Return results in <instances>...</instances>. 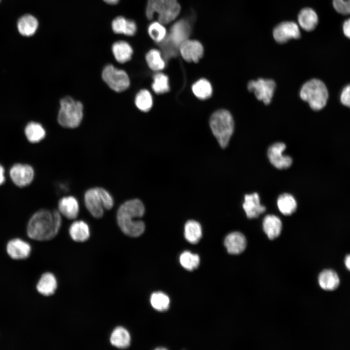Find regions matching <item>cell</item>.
Listing matches in <instances>:
<instances>
[{"instance_id": "6da1fadb", "label": "cell", "mask_w": 350, "mask_h": 350, "mask_svg": "<svg viewBox=\"0 0 350 350\" xmlns=\"http://www.w3.org/2000/svg\"><path fill=\"white\" fill-rule=\"evenodd\" d=\"M61 224V216L58 210H41L34 213L29 221L27 234L35 240H49L57 234Z\"/></svg>"}, {"instance_id": "7a4b0ae2", "label": "cell", "mask_w": 350, "mask_h": 350, "mask_svg": "<svg viewBox=\"0 0 350 350\" xmlns=\"http://www.w3.org/2000/svg\"><path fill=\"white\" fill-rule=\"evenodd\" d=\"M144 206L138 199L127 200L119 208L117 212V222L122 231L132 237L141 235L145 230V225L139 219L144 214Z\"/></svg>"}, {"instance_id": "3957f363", "label": "cell", "mask_w": 350, "mask_h": 350, "mask_svg": "<svg viewBox=\"0 0 350 350\" xmlns=\"http://www.w3.org/2000/svg\"><path fill=\"white\" fill-rule=\"evenodd\" d=\"M191 26L185 20L176 21L171 27L169 34L159 42L165 60L176 56L180 45L188 39Z\"/></svg>"}, {"instance_id": "277c9868", "label": "cell", "mask_w": 350, "mask_h": 350, "mask_svg": "<svg viewBox=\"0 0 350 350\" xmlns=\"http://www.w3.org/2000/svg\"><path fill=\"white\" fill-rule=\"evenodd\" d=\"M57 121L58 124L66 128H75L81 123L84 116V105L81 102L69 96L61 98Z\"/></svg>"}, {"instance_id": "5b68a950", "label": "cell", "mask_w": 350, "mask_h": 350, "mask_svg": "<svg viewBox=\"0 0 350 350\" xmlns=\"http://www.w3.org/2000/svg\"><path fill=\"white\" fill-rule=\"evenodd\" d=\"M210 126L220 146L226 148L234 131V123L231 113L223 109L215 111L210 117Z\"/></svg>"}, {"instance_id": "8992f818", "label": "cell", "mask_w": 350, "mask_h": 350, "mask_svg": "<svg viewBox=\"0 0 350 350\" xmlns=\"http://www.w3.org/2000/svg\"><path fill=\"white\" fill-rule=\"evenodd\" d=\"M299 95L302 100L309 104L312 109L319 110L327 104L328 91L323 82L317 79H312L303 85Z\"/></svg>"}, {"instance_id": "52a82bcc", "label": "cell", "mask_w": 350, "mask_h": 350, "mask_svg": "<svg viewBox=\"0 0 350 350\" xmlns=\"http://www.w3.org/2000/svg\"><path fill=\"white\" fill-rule=\"evenodd\" d=\"M177 0H148L146 15L149 19L158 14V21L162 24H168L175 19L180 11Z\"/></svg>"}, {"instance_id": "ba28073f", "label": "cell", "mask_w": 350, "mask_h": 350, "mask_svg": "<svg viewBox=\"0 0 350 350\" xmlns=\"http://www.w3.org/2000/svg\"><path fill=\"white\" fill-rule=\"evenodd\" d=\"M101 76L106 85L116 92L124 91L130 85V79L126 72L115 68L111 64H108L104 68Z\"/></svg>"}, {"instance_id": "9c48e42d", "label": "cell", "mask_w": 350, "mask_h": 350, "mask_svg": "<svg viewBox=\"0 0 350 350\" xmlns=\"http://www.w3.org/2000/svg\"><path fill=\"white\" fill-rule=\"evenodd\" d=\"M276 87V83L272 79L259 78L247 84L248 91L253 92L256 98L265 105L271 103Z\"/></svg>"}, {"instance_id": "30bf717a", "label": "cell", "mask_w": 350, "mask_h": 350, "mask_svg": "<svg viewBox=\"0 0 350 350\" xmlns=\"http://www.w3.org/2000/svg\"><path fill=\"white\" fill-rule=\"evenodd\" d=\"M286 147L285 143L278 142L272 144L268 149L267 156L269 161L278 169L287 168L292 163V159L290 157L282 154Z\"/></svg>"}, {"instance_id": "8fae6325", "label": "cell", "mask_w": 350, "mask_h": 350, "mask_svg": "<svg viewBox=\"0 0 350 350\" xmlns=\"http://www.w3.org/2000/svg\"><path fill=\"white\" fill-rule=\"evenodd\" d=\"M84 199L85 206L90 214L95 218H102L105 208L97 187L87 190Z\"/></svg>"}, {"instance_id": "7c38bea8", "label": "cell", "mask_w": 350, "mask_h": 350, "mask_svg": "<svg viewBox=\"0 0 350 350\" xmlns=\"http://www.w3.org/2000/svg\"><path fill=\"white\" fill-rule=\"evenodd\" d=\"M34 169L28 164H16L10 170L12 180L20 187H25L31 184L34 179Z\"/></svg>"}, {"instance_id": "4fadbf2b", "label": "cell", "mask_w": 350, "mask_h": 350, "mask_svg": "<svg viewBox=\"0 0 350 350\" xmlns=\"http://www.w3.org/2000/svg\"><path fill=\"white\" fill-rule=\"evenodd\" d=\"M300 35L298 26L292 21L282 22L273 30L274 38L279 43H285L292 38H298Z\"/></svg>"}, {"instance_id": "5bb4252c", "label": "cell", "mask_w": 350, "mask_h": 350, "mask_svg": "<svg viewBox=\"0 0 350 350\" xmlns=\"http://www.w3.org/2000/svg\"><path fill=\"white\" fill-rule=\"evenodd\" d=\"M179 52L185 61L196 63L203 56L204 48L199 41L188 39L180 45Z\"/></svg>"}, {"instance_id": "9a60e30c", "label": "cell", "mask_w": 350, "mask_h": 350, "mask_svg": "<svg viewBox=\"0 0 350 350\" xmlns=\"http://www.w3.org/2000/svg\"><path fill=\"white\" fill-rule=\"evenodd\" d=\"M243 208L250 219L258 217L266 210L265 206L261 205L259 195L256 192L245 195Z\"/></svg>"}, {"instance_id": "2e32d148", "label": "cell", "mask_w": 350, "mask_h": 350, "mask_svg": "<svg viewBox=\"0 0 350 350\" xmlns=\"http://www.w3.org/2000/svg\"><path fill=\"white\" fill-rule=\"evenodd\" d=\"M224 245L228 253L239 254L243 252L246 246L245 236L241 232H233L228 234L224 240Z\"/></svg>"}, {"instance_id": "e0dca14e", "label": "cell", "mask_w": 350, "mask_h": 350, "mask_svg": "<svg viewBox=\"0 0 350 350\" xmlns=\"http://www.w3.org/2000/svg\"><path fill=\"white\" fill-rule=\"evenodd\" d=\"M58 211L70 220L75 219L79 211V205L77 199L72 196L61 198L58 202Z\"/></svg>"}, {"instance_id": "ac0fdd59", "label": "cell", "mask_w": 350, "mask_h": 350, "mask_svg": "<svg viewBox=\"0 0 350 350\" xmlns=\"http://www.w3.org/2000/svg\"><path fill=\"white\" fill-rule=\"evenodd\" d=\"M6 249L12 258L23 259L29 256L31 247L28 243L19 239H14L8 242Z\"/></svg>"}, {"instance_id": "d6986e66", "label": "cell", "mask_w": 350, "mask_h": 350, "mask_svg": "<svg viewBox=\"0 0 350 350\" xmlns=\"http://www.w3.org/2000/svg\"><path fill=\"white\" fill-rule=\"evenodd\" d=\"M69 232L71 239L78 242L87 241L90 234L88 224L83 220L73 222L69 228Z\"/></svg>"}, {"instance_id": "ffe728a7", "label": "cell", "mask_w": 350, "mask_h": 350, "mask_svg": "<svg viewBox=\"0 0 350 350\" xmlns=\"http://www.w3.org/2000/svg\"><path fill=\"white\" fill-rule=\"evenodd\" d=\"M262 227L268 238L270 240H273L280 234L282 223L278 217L269 214L264 218Z\"/></svg>"}, {"instance_id": "44dd1931", "label": "cell", "mask_w": 350, "mask_h": 350, "mask_svg": "<svg viewBox=\"0 0 350 350\" xmlns=\"http://www.w3.org/2000/svg\"><path fill=\"white\" fill-rule=\"evenodd\" d=\"M298 21L302 29L307 31H311L316 27L318 19L316 13L314 10L310 8H305L299 12Z\"/></svg>"}, {"instance_id": "7402d4cb", "label": "cell", "mask_w": 350, "mask_h": 350, "mask_svg": "<svg viewBox=\"0 0 350 350\" xmlns=\"http://www.w3.org/2000/svg\"><path fill=\"white\" fill-rule=\"evenodd\" d=\"M112 28L116 33L128 35H134L137 30L136 23L133 20L126 19L122 16H118L113 20Z\"/></svg>"}, {"instance_id": "603a6c76", "label": "cell", "mask_w": 350, "mask_h": 350, "mask_svg": "<svg viewBox=\"0 0 350 350\" xmlns=\"http://www.w3.org/2000/svg\"><path fill=\"white\" fill-rule=\"evenodd\" d=\"M318 283L322 289L332 291L338 286L339 279L337 273L333 270L325 269L319 274Z\"/></svg>"}, {"instance_id": "cb8c5ba5", "label": "cell", "mask_w": 350, "mask_h": 350, "mask_svg": "<svg viewBox=\"0 0 350 350\" xmlns=\"http://www.w3.org/2000/svg\"><path fill=\"white\" fill-rule=\"evenodd\" d=\"M112 51L115 59L121 63H124L130 60L133 54L131 46L124 41H118L114 43Z\"/></svg>"}, {"instance_id": "d4e9b609", "label": "cell", "mask_w": 350, "mask_h": 350, "mask_svg": "<svg viewBox=\"0 0 350 350\" xmlns=\"http://www.w3.org/2000/svg\"><path fill=\"white\" fill-rule=\"evenodd\" d=\"M38 25L37 19L31 15H25L18 20L17 27L19 33L24 36L33 35Z\"/></svg>"}, {"instance_id": "484cf974", "label": "cell", "mask_w": 350, "mask_h": 350, "mask_svg": "<svg viewBox=\"0 0 350 350\" xmlns=\"http://www.w3.org/2000/svg\"><path fill=\"white\" fill-rule=\"evenodd\" d=\"M57 287L55 277L50 273L43 274L39 280L36 289L39 293L44 296L53 294Z\"/></svg>"}, {"instance_id": "4316f807", "label": "cell", "mask_w": 350, "mask_h": 350, "mask_svg": "<svg viewBox=\"0 0 350 350\" xmlns=\"http://www.w3.org/2000/svg\"><path fill=\"white\" fill-rule=\"evenodd\" d=\"M27 140L32 143H37L46 136V131L39 123L32 122L28 123L24 130Z\"/></svg>"}, {"instance_id": "83f0119b", "label": "cell", "mask_w": 350, "mask_h": 350, "mask_svg": "<svg viewBox=\"0 0 350 350\" xmlns=\"http://www.w3.org/2000/svg\"><path fill=\"white\" fill-rule=\"evenodd\" d=\"M110 340L113 346L119 349H125L130 345V336L125 329L119 327L113 331Z\"/></svg>"}, {"instance_id": "f1b7e54d", "label": "cell", "mask_w": 350, "mask_h": 350, "mask_svg": "<svg viewBox=\"0 0 350 350\" xmlns=\"http://www.w3.org/2000/svg\"><path fill=\"white\" fill-rule=\"evenodd\" d=\"M202 235V228L200 224L194 220L188 221L184 226V236L191 244H196Z\"/></svg>"}, {"instance_id": "f546056e", "label": "cell", "mask_w": 350, "mask_h": 350, "mask_svg": "<svg viewBox=\"0 0 350 350\" xmlns=\"http://www.w3.org/2000/svg\"><path fill=\"white\" fill-rule=\"evenodd\" d=\"M192 90L195 96L200 100L209 98L212 93L211 84L204 78L200 79L195 82L192 87Z\"/></svg>"}, {"instance_id": "4dcf8cb0", "label": "cell", "mask_w": 350, "mask_h": 350, "mask_svg": "<svg viewBox=\"0 0 350 350\" xmlns=\"http://www.w3.org/2000/svg\"><path fill=\"white\" fill-rule=\"evenodd\" d=\"M277 205L280 211L284 215H290L297 209V204L295 198L288 193H283L277 199Z\"/></svg>"}, {"instance_id": "1f68e13d", "label": "cell", "mask_w": 350, "mask_h": 350, "mask_svg": "<svg viewBox=\"0 0 350 350\" xmlns=\"http://www.w3.org/2000/svg\"><path fill=\"white\" fill-rule=\"evenodd\" d=\"M145 59L148 67L153 70H161L165 67V59L161 52L157 49L150 50L146 54Z\"/></svg>"}, {"instance_id": "d6a6232c", "label": "cell", "mask_w": 350, "mask_h": 350, "mask_svg": "<svg viewBox=\"0 0 350 350\" xmlns=\"http://www.w3.org/2000/svg\"><path fill=\"white\" fill-rule=\"evenodd\" d=\"M135 104L140 111L148 112L153 105V98L151 93L145 89L140 90L136 95Z\"/></svg>"}, {"instance_id": "836d02e7", "label": "cell", "mask_w": 350, "mask_h": 350, "mask_svg": "<svg viewBox=\"0 0 350 350\" xmlns=\"http://www.w3.org/2000/svg\"><path fill=\"white\" fill-rule=\"evenodd\" d=\"M152 88L157 94H162L169 91L170 86L168 76L162 73L154 75Z\"/></svg>"}, {"instance_id": "e575fe53", "label": "cell", "mask_w": 350, "mask_h": 350, "mask_svg": "<svg viewBox=\"0 0 350 350\" xmlns=\"http://www.w3.org/2000/svg\"><path fill=\"white\" fill-rule=\"evenodd\" d=\"M152 307L158 311H166L169 308L170 299L167 295L161 292H155L151 296Z\"/></svg>"}, {"instance_id": "d590c367", "label": "cell", "mask_w": 350, "mask_h": 350, "mask_svg": "<svg viewBox=\"0 0 350 350\" xmlns=\"http://www.w3.org/2000/svg\"><path fill=\"white\" fill-rule=\"evenodd\" d=\"M179 262L184 268L191 271L198 267L200 259L197 254L185 251L180 255Z\"/></svg>"}, {"instance_id": "8d00e7d4", "label": "cell", "mask_w": 350, "mask_h": 350, "mask_svg": "<svg viewBox=\"0 0 350 350\" xmlns=\"http://www.w3.org/2000/svg\"><path fill=\"white\" fill-rule=\"evenodd\" d=\"M148 32L150 37L155 42L159 43L166 36V30L159 22H152L148 27Z\"/></svg>"}, {"instance_id": "74e56055", "label": "cell", "mask_w": 350, "mask_h": 350, "mask_svg": "<svg viewBox=\"0 0 350 350\" xmlns=\"http://www.w3.org/2000/svg\"><path fill=\"white\" fill-rule=\"evenodd\" d=\"M102 200L105 209L109 210L114 206V199L111 194L105 189L97 187Z\"/></svg>"}, {"instance_id": "f35d334b", "label": "cell", "mask_w": 350, "mask_h": 350, "mask_svg": "<svg viewBox=\"0 0 350 350\" xmlns=\"http://www.w3.org/2000/svg\"><path fill=\"white\" fill-rule=\"evenodd\" d=\"M334 9L342 15L350 14V0H333Z\"/></svg>"}, {"instance_id": "ab89813d", "label": "cell", "mask_w": 350, "mask_h": 350, "mask_svg": "<svg viewBox=\"0 0 350 350\" xmlns=\"http://www.w3.org/2000/svg\"><path fill=\"white\" fill-rule=\"evenodd\" d=\"M340 101L343 105L350 108V85L343 89L340 95Z\"/></svg>"}, {"instance_id": "60d3db41", "label": "cell", "mask_w": 350, "mask_h": 350, "mask_svg": "<svg viewBox=\"0 0 350 350\" xmlns=\"http://www.w3.org/2000/svg\"><path fill=\"white\" fill-rule=\"evenodd\" d=\"M343 31L344 35L350 39V18L344 21L343 25Z\"/></svg>"}, {"instance_id": "b9f144b4", "label": "cell", "mask_w": 350, "mask_h": 350, "mask_svg": "<svg viewBox=\"0 0 350 350\" xmlns=\"http://www.w3.org/2000/svg\"><path fill=\"white\" fill-rule=\"evenodd\" d=\"M4 170L3 167L0 164V185L2 184L5 181Z\"/></svg>"}, {"instance_id": "7bdbcfd3", "label": "cell", "mask_w": 350, "mask_h": 350, "mask_svg": "<svg viewBox=\"0 0 350 350\" xmlns=\"http://www.w3.org/2000/svg\"><path fill=\"white\" fill-rule=\"evenodd\" d=\"M345 263L347 268L350 271V254L346 256L345 259Z\"/></svg>"}, {"instance_id": "ee69618b", "label": "cell", "mask_w": 350, "mask_h": 350, "mask_svg": "<svg viewBox=\"0 0 350 350\" xmlns=\"http://www.w3.org/2000/svg\"><path fill=\"white\" fill-rule=\"evenodd\" d=\"M106 3L109 4H116L119 0H104Z\"/></svg>"}, {"instance_id": "f6af8a7d", "label": "cell", "mask_w": 350, "mask_h": 350, "mask_svg": "<svg viewBox=\"0 0 350 350\" xmlns=\"http://www.w3.org/2000/svg\"><path fill=\"white\" fill-rule=\"evenodd\" d=\"M157 349H158V350H160V349L165 350V349H164V348H157Z\"/></svg>"}, {"instance_id": "bcb514c9", "label": "cell", "mask_w": 350, "mask_h": 350, "mask_svg": "<svg viewBox=\"0 0 350 350\" xmlns=\"http://www.w3.org/2000/svg\"></svg>"}]
</instances>
